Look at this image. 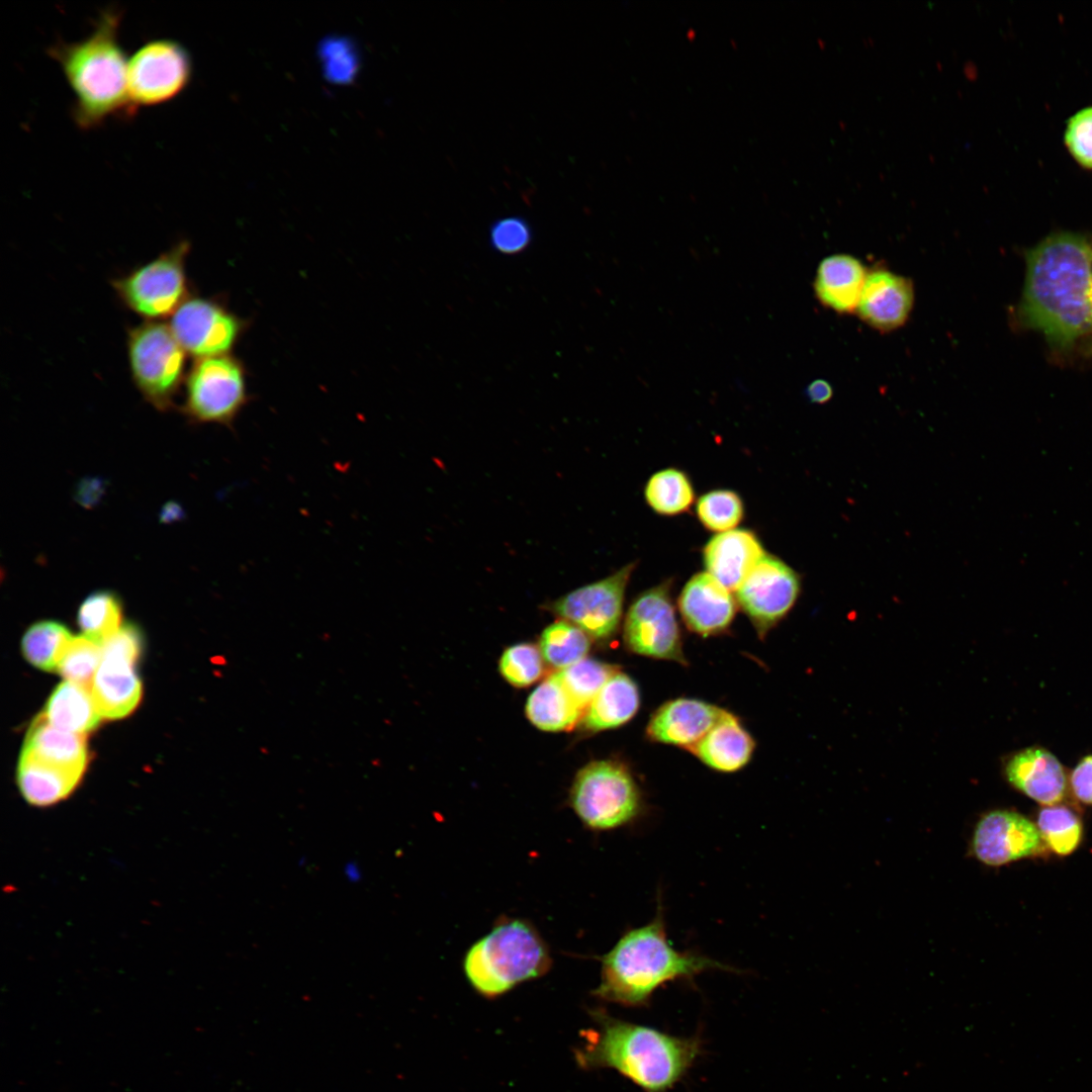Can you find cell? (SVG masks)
I'll return each instance as SVG.
<instances>
[{
  "instance_id": "obj_1",
  "label": "cell",
  "mask_w": 1092,
  "mask_h": 1092,
  "mask_svg": "<svg viewBox=\"0 0 1092 1092\" xmlns=\"http://www.w3.org/2000/svg\"><path fill=\"white\" fill-rule=\"evenodd\" d=\"M1018 310L1056 350L1092 339V242L1060 233L1031 249Z\"/></svg>"
},
{
  "instance_id": "obj_2",
  "label": "cell",
  "mask_w": 1092,
  "mask_h": 1092,
  "mask_svg": "<svg viewBox=\"0 0 1092 1092\" xmlns=\"http://www.w3.org/2000/svg\"><path fill=\"white\" fill-rule=\"evenodd\" d=\"M600 961L601 981L594 996L628 1007L647 1005L669 982L693 981L711 970L737 972L709 957L676 949L668 939L660 902L650 922L626 930Z\"/></svg>"
},
{
  "instance_id": "obj_3",
  "label": "cell",
  "mask_w": 1092,
  "mask_h": 1092,
  "mask_svg": "<svg viewBox=\"0 0 1092 1092\" xmlns=\"http://www.w3.org/2000/svg\"><path fill=\"white\" fill-rule=\"evenodd\" d=\"M597 1028L575 1052L584 1069L609 1068L645 1092H667L687 1074L701 1053L697 1037L674 1036L627 1022L596 1009Z\"/></svg>"
},
{
  "instance_id": "obj_4",
  "label": "cell",
  "mask_w": 1092,
  "mask_h": 1092,
  "mask_svg": "<svg viewBox=\"0 0 1092 1092\" xmlns=\"http://www.w3.org/2000/svg\"><path fill=\"white\" fill-rule=\"evenodd\" d=\"M120 19L119 8H107L86 37L49 49L73 91V118L83 129L136 111L128 94V61L118 40Z\"/></svg>"
},
{
  "instance_id": "obj_5",
  "label": "cell",
  "mask_w": 1092,
  "mask_h": 1092,
  "mask_svg": "<svg viewBox=\"0 0 1092 1092\" xmlns=\"http://www.w3.org/2000/svg\"><path fill=\"white\" fill-rule=\"evenodd\" d=\"M552 959L534 925L521 918L500 917L466 951L463 971L477 994L497 998L516 986L544 976Z\"/></svg>"
},
{
  "instance_id": "obj_6",
  "label": "cell",
  "mask_w": 1092,
  "mask_h": 1092,
  "mask_svg": "<svg viewBox=\"0 0 1092 1092\" xmlns=\"http://www.w3.org/2000/svg\"><path fill=\"white\" fill-rule=\"evenodd\" d=\"M569 805L593 831H611L633 824L644 810L642 793L630 771L612 760L594 761L574 778Z\"/></svg>"
},
{
  "instance_id": "obj_7",
  "label": "cell",
  "mask_w": 1092,
  "mask_h": 1092,
  "mask_svg": "<svg viewBox=\"0 0 1092 1092\" xmlns=\"http://www.w3.org/2000/svg\"><path fill=\"white\" fill-rule=\"evenodd\" d=\"M126 351L131 379L145 400L166 412L185 382L187 353L169 325L145 321L127 331Z\"/></svg>"
},
{
  "instance_id": "obj_8",
  "label": "cell",
  "mask_w": 1092,
  "mask_h": 1092,
  "mask_svg": "<svg viewBox=\"0 0 1092 1092\" xmlns=\"http://www.w3.org/2000/svg\"><path fill=\"white\" fill-rule=\"evenodd\" d=\"M182 413L192 424H216L232 429L251 401L248 371L231 354L197 358L188 368Z\"/></svg>"
},
{
  "instance_id": "obj_9",
  "label": "cell",
  "mask_w": 1092,
  "mask_h": 1092,
  "mask_svg": "<svg viewBox=\"0 0 1092 1092\" xmlns=\"http://www.w3.org/2000/svg\"><path fill=\"white\" fill-rule=\"evenodd\" d=\"M190 244L180 241L155 259L111 280L120 302L146 321L172 316L191 295L186 274Z\"/></svg>"
},
{
  "instance_id": "obj_10",
  "label": "cell",
  "mask_w": 1092,
  "mask_h": 1092,
  "mask_svg": "<svg viewBox=\"0 0 1092 1092\" xmlns=\"http://www.w3.org/2000/svg\"><path fill=\"white\" fill-rule=\"evenodd\" d=\"M141 650V633L132 624L121 626L103 643L101 662L91 689L102 718H123L138 706L142 684L135 663Z\"/></svg>"
},
{
  "instance_id": "obj_11",
  "label": "cell",
  "mask_w": 1092,
  "mask_h": 1092,
  "mask_svg": "<svg viewBox=\"0 0 1092 1092\" xmlns=\"http://www.w3.org/2000/svg\"><path fill=\"white\" fill-rule=\"evenodd\" d=\"M191 75L190 55L179 41L166 38L147 41L128 60L130 102L135 110L167 102L186 88Z\"/></svg>"
},
{
  "instance_id": "obj_12",
  "label": "cell",
  "mask_w": 1092,
  "mask_h": 1092,
  "mask_svg": "<svg viewBox=\"0 0 1092 1092\" xmlns=\"http://www.w3.org/2000/svg\"><path fill=\"white\" fill-rule=\"evenodd\" d=\"M671 585V579L664 580L633 601L625 618L624 640L636 654L686 664Z\"/></svg>"
},
{
  "instance_id": "obj_13",
  "label": "cell",
  "mask_w": 1092,
  "mask_h": 1092,
  "mask_svg": "<svg viewBox=\"0 0 1092 1092\" xmlns=\"http://www.w3.org/2000/svg\"><path fill=\"white\" fill-rule=\"evenodd\" d=\"M169 326L187 355L197 359L231 354L249 323L219 299L192 294Z\"/></svg>"
},
{
  "instance_id": "obj_14",
  "label": "cell",
  "mask_w": 1092,
  "mask_h": 1092,
  "mask_svg": "<svg viewBox=\"0 0 1092 1092\" xmlns=\"http://www.w3.org/2000/svg\"><path fill=\"white\" fill-rule=\"evenodd\" d=\"M636 565V561L629 562L611 575L558 598L546 608L590 638L609 639L619 629L625 593Z\"/></svg>"
},
{
  "instance_id": "obj_15",
  "label": "cell",
  "mask_w": 1092,
  "mask_h": 1092,
  "mask_svg": "<svg viewBox=\"0 0 1092 1092\" xmlns=\"http://www.w3.org/2000/svg\"><path fill=\"white\" fill-rule=\"evenodd\" d=\"M800 575L779 557L765 553L736 589L738 606L763 636L795 605Z\"/></svg>"
},
{
  "instance_id": "obj_16",
  "label": "cell",
  "mask_w": 1092,
  "mask_h": 1092,
  "mask_svg": "<svg viewBox=\"0 0 1092 1092\" xmlns=\"http://www.w3.org/2000/svg\"><path fill=\"white\" fill-rule=\"evenodd\" d=\"M1042 849L1036 825L1009 810H993L983 815L972 837L973 855L990 867L1038 855Z\"/></svg>"
},
{
  "instance_id": "obj_17",
  "label": "cell",
  "mask_w": 1092,
  "mask_h": 1092,
  "mask_svg": "<svg viewBox=\"0 0 1092 1092\" xmlns=\"http://www.w3.org/2000/svg\"><path fill=\"white\" fill-rule=\"evenodd\" d=\"M914 302L913 283L887 269L868 272L856 311L872 328L889 332L903 326Z\"/></svg>"
},
{
  "instance_id": "obj_18",
  "label": "cell",
  "mask_w": 1092,
  "mask_h": 1092,
  "mask_svg": "<svg viewBox=\"0 0 1092 1092\" xmlns=\"http://www.w3.org/2000/svg\"><path fill=\"white\" fill-rule=\"evenodd\" d=\"M737 605L732 592L707 571L694 574L678 597V609L686 625L701 635L726 630L735 617Z\"/></svg>"
},
{
  "instance_id": "obj_19",
  "label": "cell",
  "mask_w": 1092,
  "mask_h": 1092,
  "mask_svg": "<svg viewBox=\"0 0 1092 1092\" xmlns=\"http://www.w3.org/2000/svg\"><path fill=\"white\" fill-rule=\"evenodd\" d=\"M702 552L706 571L730 592H736L765 554L753 531L738 528L717 533Z\"/></svg>"
},
{
  "instance_id": "obj_20",
  "label": "cell",
  "mask_w": 1092,
  "mask_h": 1092,
  "mask_svg": "<svg viewBox=\"0 0 1092 1092\" xmlns=\"http://www.w3.org/2000/svg\"><path fill=\"white\" fill-rule=\"evenodd\" d=\"M1009 784L1043 806L1058 805L1067 793V776L1062 763L1041 747H1028L1013 754L1005 765Z\"/></svg>"
},
{
  "instance_id": "obj_21",
  "label": "cell",
  "mask_w": 1092,
  "mask_h": 1092,
  "mask_svg": "<svg viewBox=\"0 0 1092 1092\" xmlns=\"http://www.w3.org/2000/svg\"><path fill=\"white\" fill-rule=\"evenodd\" d=\"M724 710L695 699H676L651 717L647 735L653 741L691 749L716 724Z\"/></svg>"
},
{
  "instance_id": "obj_22",
  "label": "cell",
  "mask_w": 1092,
  "mask_h": 1092,
  "mask_svg": "<svg viewBox=\"0 0 1092 1092\" xmlns=\"http://www.w3.org/2000/svg\"><path fill=\"white\" fill-rule=\"evenodd\" d=\"M868 272L863 264L847 254L824 258L818 265L814 291L825 307L839 313L856 310Z\"/></svg>"
},
{
  "instance_id": "obj_23",
  "label": "cell",
  "mask_w": 1092,
  "mask_h": 1092,
  "mask_svg": "<svg viewBox=\"0 0 1092 1092\" xmlns=\"http://www.w3.org/2000/svg\"><path fill=\"white\" fill-rule=\"evenodd\" d=\"M22 751L44 763L81 775L88 762L86 734L59 729L41 713L33 719Z\"/></svg>"
},
{
  "instance_id": "obj_24",
  "label": "cell",
  "mask_w": 1092,
  "mask_h": 1092,
  "mask_svg": "<svg viewBox=\"0 0 1092 1092\" xmlns=\"http://www.w3.org/2000/svg\"><path fill=\"white\" fill-rule=\"evenodd\" d=\"M754 742L739 720L724 711L709 732L690 751L708 766L725 772L744 766L751 757Z\"/></svg>"
},
{
  "instance_id": "obj_25",
  "label": "cell",
  "mask_w": 1092,
  "mask_h": 1092,
  "mask_svg": "<svg viewBox=\"0 0 1092 1092\" xmlns=\"http://www.w3.org/2000/svg\"><path fill=\"white\" fill-rule=\"evenodd\" d=\"M83 775L44 763L21 751L17 785L25 801L35 807L53 806L67 799Z\"/></svg>"
},
{
  "instance_id": "obj_26",
  "label": "cell",
  "mask_w": 1092,
  "mask_h": 1092,
  "mask_svg": "<svg viewBox=\"0 0 1092 1092\" xmlns=\"http://www.w3.org/2000/svg\"><path fill=\"white\" fill-rule=\"evenodd\" d=\"M640 705L638 688L627 674L617 671L603 686L581 718L589 731L619 727L634 717Z\"/></svg>"
},
{
  "instance_id": "obj_27",
  "label": "cell",
  "mask_w": 1092,
  "mask_h": 1092,
  "mask_svg": "<svg viewBox=\"0 0 1092 1092\" xmlns=\"http://www.w3.org/2000/svg\"><path fill=\"white\" fill-rule=\"evenodd\" d=\"M41 714L51 725L79 734L95 729L102 718L91 691L68 680L54 690Z\"/></svg>"
},
{
  "instance_id": "obj_28",
  "label": "cell",
  "mask_w": 1092,
  "mask_h": 1092,
  "mask_svg": "<svg viewBox=\"0 0 1092 1092\" xmlns=\"http://www.w3.org/2000/svg\"><path fill=\"white\" fill-rule=\"evenodd\" d=\"M583 713L554 673L531 693L526 704L528 719L544 731L570 729L582 718Z\"/></svg>"
},
{
  "instance_id": "obj_29",
  "label": "cell",
  "mask_w": 1092,
  "mask_h": 1092,
  "mask_svg": "<svg viewBox=\"0 0 1092 1092\" xmlns=\"http://www.w3.org/2000/svg\"><path fill=\"white\" fill-rule=\"evenodd\" d=\"M644 497L656 514L672 517L691 509L695 502V489L685 471L669 467L649 477L644 487Z\"/></svg>"
},
{
  "instance_id": "obj_30",
  "label": "cell",
  "mask_w": 1092,
  "mask_h": 1092,
  "mask_svg": "<svg viewBox=\"0 0 1092 1092\" xmlns=\"http://www.w3.org/2000/svg\"><path fill=\"white\" fill-rule=\"evenodd\" d=\"M74 636L62 624L41 621L31 625L25 632L21 649L24 657L35 667L58 670L65 650Z\"/></svg>"
},
{
  "instance_id": "obj_31",
  "label": "cell",
  "mask_w": 1092,
  "mask_h": 1092,
  "mask_svg": "<svg viewBox=\"0 0 1092 1092\" xmlns=\"http://www.w3.org/2000/svg\"><path fill=\"white\" fill-rule=\"evenodd\" d=\"M589 647V636L564 620L546 627L539 643L543 659L559 670L586 658Z\"/></svg>"
},
{
  "instance_id": "obj_32",
  "label": "cell",
  "mask_w": 1092,
  "mask_h": 1092,
  "mask_svg": "<svg viewBox=\"0 0 1092 1092\" xmlns=\"http://www.w3.org/2000/svg\"><path fill=\"white\" fill-rule=\"evenodd\" d=\"M1036 827L1044 844L1058 855L1071 854L1082 841V821L1067 806H1044L1037 814Z\"/></svg>"
},
{
  "instance_id": "obj_33",
  "label": "cell",
  "mask_w": 1092,
  "mask_h": 1092,
  "mask_svg": "<svg viewBox=\"0 0 1092 1092\" xmlns=\"http://www.w3.org/2000/svg\"><path fill=\"white\" fill-rule=\"evenodd\" d=\"M121 603L109 590L89 595L78 611V624L84 635L103 645L121 627Z\"/></svg>"
},
{
  "instance_id": "obj_34",
  "label": "cell",
  "mask_w": 1092,
  "mask_h": 1092,
  "mask_svg": "<svg viewBox=\"0 0 1092 1092\" xmlns=\"http://www.w3.org/2000/svg\"><path fill=\"white\" fill-rule=\"evenodd\" d=\"M617 671L614 665L584 658L554 674L576 705L585 711L603 686Z\"/></svg>"
},
{
  "instance_id": "obj_35",
  "label": "cell",
  "mask_w": 1092,
  "mask_h": 1092,
  "mask_svg": "<svg viewBox=\"0 0 1092 1092\" xmlns=\"http://www.w3.org/2000/svg\"><path fill=\"white\" fill-rule=\"evenodd\" d=\"M744 513L741 496L727 488L710 490L702 494L696 504L697 518L706 529L716 534L736 529Z\"/></svg>"
},
{
  "instance_id": "obj_36",
  "label": "cell",
  "mask_w": 1092,
  "mask_h": 1092,
  "mask_svg": "<svg viewBox=\"0 0 1092 1092\" xmlns=\"http://www.w3.org/2000/svg\"><path fill=\"white\" fill-rule=\"evenodd\" d=\"M102 658V645L83 635L68 644L58 670L63 677L89 691Z\"/></svg>"
},
{
  "instance_id": "obj_37",
  "label": "cell",
  "mask_w": 1092,
  "mask_h": 1092,
  "mask_svg": "<svg viewBox=\"0 0 1092 1092\" xmlns=\"http://www.w3.org/2000/svg\"><path fill=\"white\" fill-rule=\"evenodd\" d=\"M540 649L530 643L507 648L499 660V671L512 686L523 688L537 680L543 671Z\"/></svg>"
},
{
  "instance_id": "obj_38",
  "label": "cell",
  "mask_w": 1092,
  "mask_h": 1092,
  "mask_svg": "<svg viewBox=\"0 0 1092 1092\" xmlns=\"http://www.w3.org/2000/svg\"><path fill=\"white\" fill-rule=\"evenodd\" d=\"M320 56L328 79L340 83L354 79L359 66V57L352 40L342 36L326 38L321 43Z\"/></svg>"
},
{
  "instance_id": "obj_39",
  "label": "cell",
  "mask_w": 1092,
  "mask_h": 1092,
  "mask_svg": "<svg viewBox=\"0 0 1092 1092\" xmlns=\"http://www.w3.org/2000/svg\"><path fill=\"white\" fill-rule=\"evenodd\" d=\"M529 222L521 216H507L492 222L489 242L494 251L515 255L526 250L532 242Z\"/></svg>"
},
{
  "instance_id": "obj_40",
  "label": "cell",
  "mask_w": 1092,
  "mask_h": 1092,
  "mask_svg": "<svg viewBox=\"0 0 1092 1092\" xmlns=\"http://www.w3.org/2000/svg\"><path fill=\"white\" fill-rule=\"evenodd\" d=\"M1065 141L1077 162L1092 169V107L1085 108L1070 118Z\"/></svg>"
},
{
  "instance_id": "obj_41",
  "label": "cell",
  "mask_w": 1092,
  "mask_h": 1092,
  "mask_svg": "<svg viewBox=\"0 0 1092 1092\" xmlns=\"http://www.w3.org/2000/svg\"><path fill=\"white\" fill-rule=\"evenodd\" d=\"M1070 786L1079 801L1092 805V755L1082 758L1072 770Z\"/></svg>"
},
{
  "instance_id": "obj_42",
  "label": "cell",
  "mask_w": 1092,
  "mask_h": 1092,
  "mask_svg": "<svg viewBox=\"0 0 1092 1092\" xmlns=\"http://www.w3.org/2000/svg\"><path fill=\"white\" fill-rule=\"evenodd\" d=\"M832 386L823 379L812 381L806 388V395L813 403H825L832 397Z\"/></svg>"
}]
</instances>
